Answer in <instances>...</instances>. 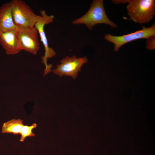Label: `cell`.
<instances>
[{"label": "cell", "mask_w": 155, "mask_h": 155, "mask_svg": "<svg viewBox=\"0 0 155 155\" xmlns=\"http://www.w3.org/2000/svg\"><path fill=\"white\" fill-rule=\"evenodd\" d=\"M120 3H127L126 6L129 20L142 24L152 20L155 14L154 0H120Z\"/></svg>", "instance_id": "6da1fadb"}, {"label": "cell", "mask_w": 155, "mask_h": 155, "mask_svg": "<svg viewBox=\"0 0 155 155\" xmlns=\"http://www.w3.org/2000/svg\"><path fill=\"white\" fill-rule=\"evenodd\" d=\"M72 23L76 25L84 24L90 30L98 24H105L109 25L112 28L117 27V25L111 21L107 16L102 0L93 1L86 13L82 16L73 20Z\"/></svg>", "instance_id": "7a4b0ae2"}, {"label": "cell", "mask_w": 155, "mask_h": 155, "mask_svg": "<svg viewBox=\"0 0 155 155\" xmlns=\"http://www.w3.org/2000/svg\"><path fill=\"white\" fill-rule=\"evenodd\" d=\"M11 12L14 22L17 27L24 28L35 26L41 16L36 14L25 2L13 0Z\"/></svg>", "instance_id": "3957f363"}, {"label": "cell", "mask_w": 155, "mask_h": 155, "mask_svg": "<svg viewBox=\"0 0 155 155\" xmlns=\"http://www.w3.org/2000/svg\"><path fill=\"white\" fill-rule=\"evenodd\" d=\"M41 17L35 25L39 35L40 40L42 42L45 50L44 55L41 57L42 63L45 66L43 75H47L51 72V68L53 67L52 64H48L47 62V59L55 56L56 52L53 49L49 46L48 40L44 30V27L46 24H49L53 22L55 17L53 15L49 16L46 13L45 10L40 11Z\"/></svg>", "instance_id": "277c9868"}, {"label": "cell", "mask_w": 155, "mask_h": 155, "mask_svg": "<svg viewBox=\"0 0 155 155\" xmlns=\"http://www.w3.org/2000/svg\"><path fill=\"white\" fill-rule=\"evenodd\" d=\"M142 28L133 32L120 36H115L109 34L104 36V39L113 43L114 45L115 51H117L124 44L137 39L146 38L155 35V24L151 26L145 27L142 26Z\"/></svg>", "instance_id": "5b68a950"}, {"label": "cell", "mask_w": 155, "mask_h": 155, "mask_svg": "<svg viewBox=\"0 0 155 155\" xmlns=\"http://www.w3.org/2000/svg\"><path fill=\"white\" fill-rule=\"evenodd\" d=\"M88 61L86 56L77 58L75 55L67 56L61 60L60 63L57 64L56 68L52 71L55 74L60 77L68 76L75 80L78 72L81 71L82 67Z\"/></svg>", "instance_id": "8992f818"}, {"label": "cell", "mask_w": 155, "mask_h": 155, "mask_svg": "<svg viewBox=\"0 0 155 155\" xmlns=\"http://www.w3.org/2000/svg\"><path fill=\"white\" fill-rule=\"evenodd\" d=\"M20 48L33 55H36L40 49L38 38V31L35 27L17 28Z\"/></svg>", "instance_id": "52a82bcc"}, {"label": "cell", "mask_w": 155, "mask_h": 155, "mask_svg": "<svg viewBox=\"0 0 155 155\" xmlns=\"http://www.w3.org/2000/svg\"><path fill=\"white\" fill-rule=\"evenodd\" d=\"M0 43L7 55L16 54L22 51L18 42L17 28L1 33Z\"/></svg>", "instance_id": "ba28073f"}, {"label": "cell", "mask_w": 155, "mask_h": 155, "mask_svg": "<svg viewBox=\"0 0 155 155\" xmlns=\"http://www.w3.org/2000/svg\"><path fill=\"white\" fill-rule=\"evenodd\" d=\"M11 9V2L5 3L0 7V34L17 28L13 20Z\"/></svg>", "instance_id": "9c48e42d"}, {"label": "cell", "mask_w": 155, "mask_h": 155, "mask_svg": "<svg viewBox=\"0 0 155 155\" xmlns=\"http://www.w3.org/2000/svg\"><path fill=\"white\" fill-rule=\"evenodd\" d=\"M23 120L20 119H13L3 123L1 132L2 133L20 134L22 127L24 125Z\"/></svg>", "instance_id": "30bf717a"}, {"label": "cell", "mask_w": 155, "mask_h": 155, "mask_svg": "<svg viewBox=\"0 0 155 155\" xmlns=\"http://www.w3.org/2000/svg\"><path fill=\"white\" fill-rule=\"evenodd\" d=\"M37 127V124L33 123L31 126L24 125L21 128L20 134L21 135L20 141L23 142L27 137L34 136L35 134L32 132V130Z\"/></svg>", "instance_id": "8fae6325"}, {"label": "cell", "mask_w": 155, "mask_h": 155, "mask_svg": "<svg viewBox=\"0 0 155 155\" xmlns=\"http://www.w3.org/2000/svg\"><path fill=\"white\" fill-rule=\"evenodd\" d=\"M155 36H151L147 39L146 42V48L148 49L151 50H154L155 48Z\"/></svg>", "instance_id": "7c38bea8"}]
</instances>
